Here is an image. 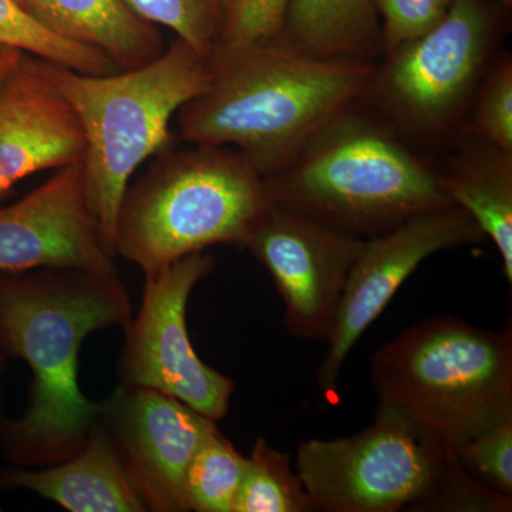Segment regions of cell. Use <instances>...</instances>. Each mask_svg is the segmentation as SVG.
Instances as JSON below:
<instances>
[{
	"label": "cell",
	"instance_id": "6da1fadb",
	"mask_svg": "<svg viewBox=\"0 0 512 512\" xmlns=\"http://www.w3.org/2000/svg\"><path fill=\"white\" fill-rule=\"evenodd\" d=\"M133 319L119 275L77 268L0 272V353L32 370L29 406L0 417V451L12 466H53L76 456L99 420L101 403L79 386V352L96 330Z\"/></svg>",
	"mask_w": 512,
	"mask_h": 512
},
{
	"label": "cell",
	"instance_id": "7a4b0ae2",
	"mask_svg": "<svg viewBox=\"0 0 512 512\" xmlns=\"http://www.w3.org/2000/svg\"><path fill=\"white\" fill-rule=\"evenodd\" d=\"M211 82L178 111L191 146L237 148L264 177L276 173L333 114L363 94L375 62L319 59L281 39L212 49Z\"/></svg>",
	"mask_w": 512,
	"mask_h": 512
},
{
	"label": "cell",
	"instance_id": "3957f363",
	"mask_svg": "<svg viewBox=\"0 0 512 512\" xmlns=\"http://www.w3.org/2000/svg\"><path fill=\"white\" fill-rule=\"evenodd\" d=\"M265 183L271 201L363 239L454 205L440 163L363 99L333 114Z\"/></svg>",
	"mask_w": 512,
	"mask_h": 512
},
{
	"label": "cell",
	"instance_id": "277c9868",
	"mask_svg": "<svg viewBox=\"0 0 512 512\" xmlns=\"http://www.w3.org/2000/svg\"><path fill=\"white\" fill-rule=\"evenodd\" d=\"M47 70L82 126L84 197L116 256L114 232L131 177L148 158L173 148L170 121L208 89L210 63L175 37L163 55L136 69L92 76L47 63Z\"/></svg>",
	"mask_w": 512,
	"mask_h": 512
},
{
	"label": "cell",
	"instance_id": "5b68a950",
	"mask_svg": "<svg viewBox=\"0 0 512 512\" xmlns=\"http://www.w3.org/2000/svg\"><path fill=\"white\" fill-rule=\"evenodd\" d=\"M370 380L376 410L454 451L512 416V332L434 316L376 350Z\"/></svg>",
	"mask_w": 512,
	"mask_h": 512
},
{
	"label": "cell",
	"instance_id": "8992f818",
	"mask_svg": "<svg viewBox=\"0 0 512 512\" xmlns=\"http://www.w3.org/2000/svg\"><path fill=\"white\" fill-rule=\"evenodd\" d=\"M269 202L264 175L237 148H170L124 192L114 252L148 276L214 245L244 248Z\"/></svg>",
	"mask_w": 512,
	"mask_h": 512
},
{
	"label": "cell",
	"instance_id": "52a82bcc",
	"mask_svg": "<svg viewBox=\"0 0 512 512\" xmlns=\"http://www.w3.org/2000/svg\"><path fill=\"white\" fill-rule=\"evenodd\" d=\"M510 9L500 0H453L437 25L379 56L362 99L424 150L450 147L463 134Z\"/></svg>",
	"mask_w": 512,
	"mask_h": 512
},
{
	"label": "cell",
	"instance_id": "ba28073f",
	"mask_svg": "<svg viewBox=\"0 0 512 512\" xmlns=\"http://www.w3.org/2000/svg\"><path fill=\"white\" fill-rule=\"evenodd\" d=\"M461 464L453 451L390 414L353 436L299 444L296 473L312 511H436Z\"/></svg>",
	"mask_w": 512,
	"mask_h": 512
},
{
	"label": "cell",
	"instance_id": "9c48e42d",
	"mask_svg": "<svg viewBox=\"0 0 512 512\" xmlns=\"http://www.w3.org/2000/svg\"><path fill=\"white\" fill-rule=\"evenodd\" d=\"M214 268L215 259L201 251L146 276L140 312L124 329L119 375L123 384L168 394L217 423L227 416L235 382L202 362L187 330L192 289Z\"/></svg>",
	"mask_w": 512,
	"mask_h": 512
},
{
	"label": "cell",
	"instance_id": "30bf717a",
	"mask_svg": "<svg viewBox=\"0 0 512 512\" xmlns=\"http://www.w3.org/2000/svg\"><path fill=\"white\" fill-rule=\"evenodd\" d=\"M484 238L466 210L447 205L365 239L350 269L326 342L328 353L316 375L323 396H335L350 350L427 258L446 249L480 244Z\"/></svg>",
	"mask_w": 512,
	"mask_h": 512
},
{
	"label": "cell",
	"instance_id": "8fae6325",
	"mask_svg": "<svg viewBox=\"0 0 512 512\" xmlns=\"http://www.w3.org/2000/svg\"><path fill=\"white\" fill-rule=\"evenodd\" d=\"M363 241L271 201L242 249L274 279L289 332L299 339L328 342Z\"/></svg>",
	"mask_w": 512,
	"mask_h": 512
},
{
	"label": "cell",
	"instance_id": "7c38bea8",
	"mask_svg": "<svg viewBox=\"0 0 512 512\" xmlns=\"http://www.w3.org/2000/svg\"><path fill=\"white\" fill-rule=\"evenodd\" d=\"M97 421L147 511H190L185 477L215 421L168 394L123 383L101 402Z\"/></svg>",
	"mask_w": 512,
	"mask_h": 512
},
{
	"label": "cell",
	"instance_id": "4fadbf2b",
	"mask_svg": "<svg viewBox=\"0 0 512 512\" xmlns=\"http://www.w3.org/2000/svg\"><path fill=\"white\" fill-rule=\"evenodd\" d=\"M43 268L119 275L87 207L80 161L0 208V272Z\"/></svg>",
	"mask_w": 512,
	"mask_h": 512
},
{
	"label": "cell",
	"instance_id": "5bb4252c",
	"mask_svg": "<svg viewBox=\"0 0 512 512\" xmlns=\"http://www.w3.org/2000/svg\"><path fill=\"white\" fill-rule=\"evenodd\" d=\"M82 126L47 62L23 55L0 84V197L33 174L79 163Z\"/></svg>",
	"mask_w": 512,
	"mask_h": 512
},
{
	"label": "cell",
	"instance_id": "9a60e30c",
	"mask_svg": "<svg viewBox=\"0 0 512 512\" xmlns=\"http://www.w3.org/2000/svg\"><path fill=\"white\" fill-rule=\"evenodd\" d=\"M0 487L32 491L70 512L147 511L99 421L76 456L47 467L3 468Z\"/></svg>",
	"mask_w": 512,
	"mask_h": 512
},
{
	"label": "cell",
	"instance_id": "2e32d148",
	"mask_svg": "<svg viewBox=\"0 0 512 512\" xmlns=\"http://www.w3.org/2000/svg\"><path fill=\"white\" fill-rule=\"evenodd\" d=\"M440 163L451 204L463 208L493 241L512 284V151L463 134Z\"/></svg>",
	"mask_w": 512,
	"mask_h": 512
},
{
	"label": "cell",
	"instance_id": "e0dca14e",
	"mask_svg": "<svg viewBox=\"0 0 512 512\" xmlns=\"http://www.w3.org/2000/svg\"><path fill=\"white\" fill-rule=\"evenodd\" d=\"M42 22L57 35L100 50L120 70L163 55L160 30L138 18L124 0H39Z\"/></svg>",
	"mask_w": 512,
	"mask_h": 512
},
{
	"label": "cell",
	"instance_id": "ac0fdd59",
	"mask_svg": "<svg viewBox=\"0 0 512 512\" xmlns=\"http://www.w3.org/2000/svg\"><path fill=\"white\" fill-rule=\"evenodd\" d=\"M281 40L319 59L376 62L382 28L375 0H292Z\"/></svg>",
	"mask_w": 512,
	"mask_h": 512
},
{
	"label": "cell",
	"instance_id": "d6986e66",
	"mask_svg": "<svg viewBox=\"0 0 512 512\" xmlns=\"http://www.w3.org/2000/svg\"><path fill=\"white\" fill-rule=\"evenodd\" d=\"M0 45L77 73L103 76L120 70L100 50L57 35L15 0H0Z\"/></svg>",
	"mask_w": 512,
	"mask_h": 512
},
{
	"label": "cell",
	"instance_id": "ffe728a7",
	"mask_svg": "<svg viewBox=\"0 0 512 512\" xmlns=\"http://www.w3.org/2000/svg\"><path fill=\"white\" fill-rule=\"evenodd\" d=\"M248 458L215 427L205 437L185 477L190 511L234 512Z\"/></svg>",
	"mask_w": 512,
	"mask_h": 512
},
{
	"label": "cell",
	"instance_id": "44dd1931",
	"mask_svg": "<svg viewBox=\"0 0 512 512\" xmlns=\"http://www.w3.org/2000/svg\"><path fill=\"white\" fill-rule=\"evenodd\" d=\"M311 501L288 454L258 439L248 457L247 471L234 512H308Z\"/></svg>",
	"mask_w": 512,
	"mask_h": 512
},
{
	"label": "cell",
	"instance_id": "7402d4cb",
	"mask_svg": "<svg viewBox=\"0 0 512 512\" xmlns=\"http://www.w3.org/2000/svg\"><path fill=\"white\" fill-rule=\"evenodd\" d=\"M463 134L512 151V57L495 55L478 86ZM461 134V136H463Z\"/></svg>",
	"mask_w": 512,
	"mask_h": 512
},
{
	"label": "cell",
	"instance_id": "603a6c76",
	"mask_svg": "<svg viewBox=\"0 0 512 512\" xmlns=\"http://www.w3.org/2000/svg\"><path fill=\"white\" fill-rule=\"evenodd\" d=\"M128 8L154 26L173 30L200 55L208 57L220 25L222 0H124Z\"/></svg>",
	"mask_w": 512,
	"mask_h": 512
},
{
	"label": "cell",
	"instance_id": "cb8c5ba5",
	"mask_svg": "<svg viewBox=\"0 0 512 512\" xmlns=\"http://www.w3.org/2000/svg\"><path fill=\"white\" fill-rule=\"evenodd\" d=\"M292 0H222L214 47L238 50L281 39Z\"/></svg>",
	"mask_w": 512,
	"mask_h": 512
},
{
	"label": "cell",
	"instance_id": "d4e9b609",
	"mask_svg": "<svg viewBox=\"0 0 512 512\" xmlns=\"http://www.w3.org/2000/svg\"><path fill=\"white\" fill-rule=\"evenodd\" d=\"M453 453L471 476L512 497V416L477 431Z\"/></svg>",
	"mask_w": 512,
	"mask_h": 512
},
{
	"label": "cell",
	"instance_id": "484cf974",
	"mask_svg": "<svg viewBox=\"0 0 512 512\" xmlns=\"http://www.w3.org/2000/svg\"><path fill=\"white\" fill-rule=\"evenodd\" d=\"M451 3L453 0H375L382 28V53L433 28L446 16Z\"/></svg>",
	"mask_w": 512,
	"mask_h": 512
},
{
	"label": "cell",
	"instance_id": "4316f807",
	"mask_svg": "<svg viewBox=\"0 0 512 512\" xmlns=\"http://www.w3.org/2000/svg\"><path fill=\"white\" fill-rule=\"evenodd\" d=\"M25 53L12 47L0 45V84L12 73V70L18 66L19 60Z\"/></svg>",
	"mask_w": 512,
	"mask_h": 512
},
{
	"label": "cell",
	"instance_id": "83f0119b",
	"mask_svg": "<svg viewBox=\"0 0 512 512\" xmlns=\"http://www.w3.org/2000/svg\"><path fill=\"white\" fill-rule=\"evenodd\" d=\"M18 5L22 6L26 12H29L30 15L35 16L36 19H39L42 22V15H40V5L39 0H15ZM43 23V22H42ZM45 25V23H43Z\"/></svg>",
	"mask_w": 512,
	"mask_h": 512
},
{
	"label": "cell",
	"instance_id": "f1b7e54d",
	"mask_svg": "<svg viewBox=\"0 0 512 512\" xmlns=\"http://www.w3.org/2000/svg\"><path fill=\"white\" fill-rule=\"evenodd\" d=\"M9 360L0 353V417L5 414L3 412V382H5L6 370H8Z\"/></svg>",
	"mask_w": 512,
	"mask_h": 512
},
{
	"label": "cell",
	"instance_id": "f546056e",
	"mask_svg": "<svg viewBox=\"0 0 512 512\" xmlns=\"http://www.w3.org/2000/svg\"><path fill=\"white\" fill-rule=\"evenodd\" d=\"M500 2H503L507 8H511L512 6V0H500Z\"/></svg>",
	"mask_w": 512,
	"mask_h": 512
},
{
	"label": "cell",
	"instance_id": "4dcf8cb0",
	"mask_svg": "<svg viewBox=\"0 0 512 512\" xmlns=\"http://www.w3.org/2000/svg\"><path fill=\"white\" fill-rule=\"evenodd\" d=\"M0 511H2V508H0Z\"/></svg>",
	"mask_w": 512,
	"mask_h": 512
}]
</instances>
